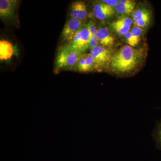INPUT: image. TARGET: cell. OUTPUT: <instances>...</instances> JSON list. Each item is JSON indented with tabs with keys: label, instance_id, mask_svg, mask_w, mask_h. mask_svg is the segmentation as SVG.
<instances>
[{
	"label": "cell",
	"instance_id": "6da1fadb",
	"mask_svg": "<svg viewBox=\"0 0 161 161\" xmlns=\"http://www.w3.org/2000/svg\"><path fill=\"white\" fill-rule=\"evenodd\" d=\"M146 52L143 48L123 46L113 53L109 63L111 72L119 76L131 75L143 62Z\"/></svg>",
	"mask_w": 161,
	"mask_h": 161
},
{
	"label": "cell",
	"instance_id": "7a4b0ae2",
	"mask_svg": "<svg viewBox=\"0 0 161 161\" xmlns=\"http://www.w3.org/2000/svg\"><path fill=\"white\" fill-rule=\"evenodd\" d=\"M83 52L75 49L70 44L60 47L56 60V67L58 69H69L74 67Z\"/></svg>",
	"mask_w": 161,
	"mask_h": 161
},
{
	"label": "cell",
	"instance_id": "3957f363",
	"mask_svg": "<svg viewBox=\"0 0 161 161\" xmlns=\"http://www.w3.org/2000/svg\"><path fill=\"white\" fill-rule=\"evenodd\" d=\"M90 40V32L87 24H83L76 33L70 44L75 49L84 53L86 50L89 48Z\"/></svg>",
	"mask_w": 161,
	"mask_h": 161
},
{
	"label": "cell",
	"instance_id": "277c9868",
	"mask_svg": "<svg viewBox=\"0 0 161 161\" xmlns=\"http://www.w3.org/2000/svg\"><path fill=\"white\" fill-rule=\"evenodd\" d=\"M90 54L94 58L98 69L109 64L113 53L109 48L98 45L91 50Z\"/></svg>",
	"mask_w": 161,
	"mask_h": 161
},
{
	"label": "cell",
	"instance_id": "5b68a950",
	"mask_svg": "<svg viewBox=\"0 0 161 161\" xmlns=\"http://www.w3.org/2000/svg\"><path fill=\"white\" fill-rule=\"evenodd\" d=\"M19 1L17 0L0 1V18L1 19L14 21L16 20V8Z\"/></svg>",
	"mask_w": 161,
	"mask_h": 161
},
{
	"label": "cell",
	"instance_id": "8992f818",
	"mask_svg": "<svg viewBox=\"0 0 161 161\" xmlns=\"http://www.w3.org/2000/svg\"><path fill=\"white\" fill-rule=\"evenodd\" d=\"M132 21L135 26L141 28L147 27L150 23L152 14L150 9L141 7L134 10L132 14Z\"/></svg>",
	"mask_w": 161,
	"mask_h": 161
},
{
	"label": "cell",
	"instance_id": "52a82bcc",
	"mask_svg": "<svg viewBox=\"0 0 161 161\" xmlns=\"http://www.w3.org/2000/svg\"><path fill=\"white\" fill-rule=\"evenodd\" d=\"M95 36L101 46L109 49L115 46L117 42L115 37L107 27H100L97 29Z\"/></svg>",
	"mask_w": 161,
	"mask_h": 161
},
{
	"label": "cell",
	"instance_id": "ba28073f",
	"mask_svg": "<svg viewBox=\"0 0 161 161\" xmlns=\"http://www.w3.org/2000/svg\"><path fill=\"white\" fill-rule=\"evenodd\" d=\"M83 21L71 18L64 27L62 36L65 40L71 42L77 32L83 25Z\"/></svg>",
	"mask_w": 161,
	"mask_h": 161
},
{
	"label": "cell",
	"instance_id": "9c48e42d",
	"mask_svg": "<svg viewBox=\"0 0 161 161\" xmlns=\"http://www.w3.org/2000/svg\"><path fill=\"white\" fill-rule=\"evenodd\" d=\"M133 23L132 19L126 16H122L112 22L111 27L118 35L125 36L130 31Z\"/></svg>",
	"mask_w": 161,
	"mask_h": 161
},
{
	"label": "cell",
	"instance_id": "30bf717a",
	"mask_svg": "<svg viewBox=\"0 0 161 161\" xmlns=\"http://www.w3.org/2000/svg\"><path fill=\"white\" fill-rule=\"evenodd\" d=\"M115 8L110 7L102 3L101 1L94 4L93 14L96 19L100 20L108 19L115 14Z\"/></svg>",
	"mask_w": 161,
	"mask_h": 161
},
{
	"label": "cell",
	"instance_id": "8fae6325",
	"mask_svg": "<svg viewBox=\"0 0 161 161\" xmlns=\"http://www.w3.org/2000/svg\"><path fill=\"white\" fill-rule=\"evenodd\" d=\"M136 3L132 0H120L115 9L119 14L122 16L128 15L135 10Z\"/></svg>",
	"mask_w": 161,
	"mask_h": 161
},
{
	"label": "cell",
	"instance_id": "7c38bea8",
	"mask_svg": "<svg viewBox=\"0 0 161 161\" xmlns=\"http://www.w3.org/2000/svg\"><path fill=\"white\" fill-rule=\"evenodd\" d=\"M14 53L13 46L7 40H1L0 41V59L7 60L10 59Z\"/></svg>",
	"mask_w": 161,
	"mask_h": 161
},
{
	"label": "cell",
	"instance_id": "4fadbf2b",
	"mask_svg": "<svg viewBox=\"0 0 161 161\" xmlns=\"http://www.w3.org/2000/svg\"><path fill=\"white\" fill-rule=\"evenodd\" d=\"M152 136L155 141L157 148L161 150V119L157 123Z\"/></svg>",
	"mask_w": 161,
	"mask_h": 161
},
{
	"label": "cell",
	"instance_id": "5bb4252c",
	"mask_svg": "<svg viewBox=\"0 0 161 161\" xmlns=\"http://www.w3.org/2000/svg\"><path fill=\"white\" fill-rule=\"evenodd\" d=\"M82 1H77L72 3L71 6V18L78 19L80 15Z\"/></svg>",
	"mask_w": 161,
	"mask_h": 161
},
{
	"label": "cell",
	"instance_id": "9a60e30c",
	"mask_svg": "<svg viewBox=\"0 0 161 161\" xmlns=\"http://www.w3.org/2000/svg\"><path fill=\"white\" fill-rule=\"evenodd\" d=\"M96 69H97V67L94 58L90 55V53H86L85 72L90 71Z\"/></svg>",
	"mask_w": 161,
	"mask_h": 161
},
{
	"label": "cell",
	"instance_id": "2e32d148",
	"mask_svg": "<svg viewBox=\"0 0 161 161\" xmlns=\"http://www.w3.org/2000/svg\"><path fill=\"white\" fill-rule=\"evenodd\" d=\"M132 33V36L135 40L136 44L138 45L141 41L142 34V29L141 27L136 26H133L130 31Z\"/></svg>",
	"mask_w": 161,
	"mask_h": 161
},
{
	"label": "cell",
	"instance_id": "e0dca14e",
	"mask_svg": "<svg viewBox=\"0 0 161 161\" xmlns=\"http://www.w3.org/2000/svg\"><path fill=\"white\" fill-rule=\"evenodd\" d=\"M86 59V53H83L78 59V62L75 66L79 71L85 72Z\"/></svg>",
	"mask_w": 161,
	"mask_h": 161
},
{
	"label": "cell",
	"instance_id": "ac0fdd59",
	"mask_svg": "<svg viewBox=\"0 0 161 161\" xmlns=\"http://www.w3.org/2000/svg\"><path fill=\"white\" fill-rule=\"evenodd\" d=\"M87 24L88 28L89 31L90 40L95 39L97 29H96L95 23L93 21H90Z\"/></svg>",
	"mask_w": 161,
	"mask_h": 161
},
{
	"label": "cell",
	"instance_id": "d6986e66",
	"mask_svg": "<svg viewBox=\"0 0 161 161\" xmlns=\"http://www.w3.org/2000/svg\"><path fill=\"white\" fill-rule=\"evenodd\" d=\"M125 39L127 43L130 46L132 47H135L136 46H137L136 42L133 36H132V33L131 31L127 33L126 34L125 36Z\"/></svg>",
	"mask_w": 161,
	"mask_h": 161
},
{
	"label": "cell",
	"instance_id": "ffe728a7",
	"mask_svg": "<svg viewBox=\"0 0 161 161\" xmlns=\"http://www.w3.org/2000/svg\"><path fill=\"white\" fill-rule=\"evenodd\" d=\"M87 14V12L86 5L85 2H82L80 14L78 19L83 21L84 20L86 19Z\"/></svg>",
	"mask_w": 161,
	"mask_h": 161
},
{
	"label": "cell",
	"instance_id": "44dd1931",
	"mask_svg": "<svg viewBox=\"0 0 161 161\" xmlns=\"http://www.w3.org/2000/svg\"><path fill=\"white\" fill-rule=\"evenodd\" d=\"M119 0H103L101 2L108 6L115 8L119 3Z\"/></svg>",
	"mask_w": 161,
	"mask_h": 161
},
{
	"label": "cell",
	"instance_id": "7402d4cb",
	"mask_svg": "<svg viewBox=\"0 0 161 161\" xmlns=\"http://www.w3.org/2000/svg\"><path fill=\"white\" fill-rule=\"evenodd\" d=\"M160 108L161 109V108Z\"/></svg>",
	"mask_w": 161,
	"mask_h": 161
}]
</instances>
